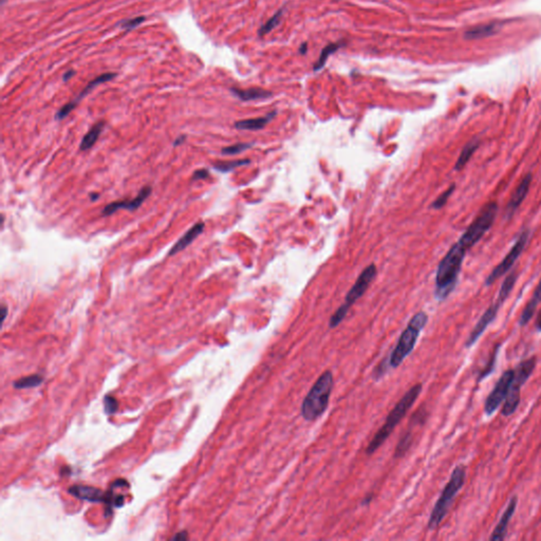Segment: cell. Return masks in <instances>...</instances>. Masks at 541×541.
Returning <instances> with one entry per match:
<instances>
[{"instance_id":"83f0119b","label":"cell","mask_w":541,"mask_h":541,"mask_svg":"<svg viewBox=\"0 0 541 541\" xmlns=\"http://www.w3.org/2000/svg\"><path fill=\"white\" fill-rule=\"evenodd\" d=\"M412 443V433L411 431H407L404 433L403 437L400 439L399 443L396 445V448L394 451V458H401L405 455L408 449L411 446Z\"/></svg>"},{"instance_id":"cb8c5ba5","label":"cell","mask_w":541,"mask_h":541,"mask_svg":"<svg viewBox=\"0 0 541 541\" xmlns=\"http://www.w3.org/2000/svg\"><path fill=\"white\" fill-rule=\"evenodd\" d=\"M342 46H343L342 43H334V44H330V45L327 46L326 48H324L322 53H320L319 58L317 59L316 64L314 65V70L317 71V70L322 69L325 66V64L327 62V59H328V57L331 54H333V53H335Z\"/></svg>"},{"instance_id":"277c9868","label":"cell","mask_w":541,"mask_h":541,"mask_svg":"<svg viewBox=\"0 0 541 541\" xmlns=\"http://www.w3.org/2000/svg\"><path fill=\"white\" fill-rule=\"evenodd\" d=\"M466 478V467L464 465H458L455 467L450 475L449 481L447 484L445 485L441 495H440L438 501L436 502L435 507H433L432 512L430 514L429 520L427 523L428 530H436L439 525H441V522L445 518V516L447 515L448 510L453 504L455 497L458 492L463 487L465 483Z\"/></svg>"},{"instance_id":"30bf717a","label":"cell","mask_w":541,"mask_h":541,"mask_svg":"<svg viewBox=\"0 0 541 541\" xmlns=\"http://www.w3.org/2000/svg\"><path fill=\"white\" fill-rule=\"evenodd\" d=\"M514 376H515V370L509 369L504 371L500 378H499L494 389H492L489 396H487L484 404V411L487 415H491L494 413L498 409V407L501 405V403L507 399L510 385L513 383Z\"/></svg>"},{"instance_id":"f546056e","label":"cell","mask_w":541,"mask_h":541,"mask_svg":"<svg viewBox=\"0 0 541 541\" xmlns=\"http://www.w3.org/2000/svg\"><path fill=\"white\" fill-rule=\"evenodd\" d=\"M282 12H283L282 9H281V10H279L276 14L273 15L272 18H270L269 20H267V21L264 23V25H263L262 27L260 28L259 32H258V34L260 35V36H263V35H265V34H267L269 32H271L272 30L274 29V28L278 25L279 21H280L281 15H282Z\"/></svg>"},{"instance_id":"9c48e42d","label":"cell","mask_w":541,"mask_h":541,"mask_svg":"<svg viewBox=\"0 0 541 541\" xmlns=\"http://www.w3.org/2000/svg\"><path fill=\"white\" fill-rule=\"evenodd\" d=\"M69 492L72 496L82 499V500L90 502H104L107 507L112 508L114 507H121L124 502L123 496H115L114 492H103L98 489L87 485H74L69 489Z\"/></svg>"},{"instance_id":"f35d334b","label":"cell","mask_w":541,"mask_h":541,"mask_svg":"<svg viewBox=\"0 0 541 541\" xmlns=\"http://www.w3.org/2000/svg\"><path fill=\"white\" fill-rule=\"evenodd\" d=\"M535 327H536V329L538 331H541V311L538 313V316L536 318V323H535Z\"/></svg>"},{"instance_id":"2e32d148","label":"cell","mask_w":541,"mask_h":541,"mask_svg":"<svg viewBox=\"0 0 541 541\" xmlns=\"http://www.w3.org/2000/svg\"><path fill=\"white\" fill-rule=\"evenodd\" d=\"M517 503H518L517 497H513L512 499H510L507 509L504 510L503 515L501 516V518H500V520H499L497 526L495 527L494 532H492V534L491 540H503L505 538V535H507L508 525H509L510 520H512V517H513L515 510H516Z\"/></svg>"},{"instance_id":"8992f818","label":"cell","mask_w":541,"mask_h":541,"mask_svg":"<svg viewBox=\"0 0 541 541\" xmlns=\"http://www.w3.org/2000/svg\"><path fill=\"white\" fill-rule=\"evenodd\" d=\"M498 209L499 207L497 202H487L482 209H481L478 215L475 216L474 221L469 224V227L465 230L458 242L463 247H465L467 251L477 245L481 238L487 233V230L494 224Z\"/></svg>"},{"instance_id":"4dcf8cb0","label":"cell","mask_w":541,"mask_h":541,"mask_svg":"<svg viewBox=\"0 0 541 541\" xmlns=\"http://www.w3.org/2000/svg\"><path fill=\"white\" fill-rule=\"evenodd\" d=\"M349 309L347 306H344V304L337 309L336 312L332 315L331 318H330V322H329V327L331 329L333 328H336V327L340 325L343 320L346 317V315L349 312Z\"/></svg>"},{"instance_id":"4316f807","label":"cell","mask_w":541,"mask_h":541,"mask_svg":"<svg viewBox=\"0 0 541 541\" xmlns=\"http://www.w3.org/2000/svg\"><path fill=\"white\" fill-rule=\"evenodd\" d=\"M249 160H234V161H219L213 163V168L221 172H229L240 166L248 164Z\"/></svg>"},{"instance_id":"74e56055","label":"cell","mask_w":541,"mask_h":541,"mask_svg":"<svg viewBox=\"0 0 541 541\" xmlns=\"http://www.w3.org/2000/svg\"><path fill=\"white\" fill-rule=\"evenodd\" d=\"M74 74H75L74 70H69V71H67V72L64 74V77H63L64 82H67V81H69V80L71 79V77H72V76H73Z\"/></svg>"},{"instance_id":"5bb4252c","label":"cell","mask_w":541,"mask_h":541,"mask_svg":"<svg viewBox=\"0 0 541 541\" xmlns=\"http://www.w3.org/2000/svg\"><path fill=\"white\" fill-rule=\"evenodd\" d=\"M501 306L502 305L500 302L496 301L495 304H492L489 308H487V310L483 313L482 316L480 317L479 322L474 327L472 333L469 334L467 341L465 342L466 348H471L473 344L479 340V337L483 334V332L486 330L487 327L494 322V319L496 318L498 314L499 309H500Z\"/></svg>"},{"instance_id":"8d00e7d4","label":"cell","mask_w":541,"mask_h":541,"mask_svg":"<svg viewBox=\"0 0 541 541\" xmlns=\"http://www.w3.org/2000/svg\"><path fill=\"white\" fill-rule=\"evenodd\" d=\"M185 141H186V135L182 134V135H180V136H178V138H177V139L175 140V142H174V146H175V147L180 146V145H182L183 143L185 142Z\"/></svg>"},{"instance_id":"1f68e13d","label":"cell","mask_w":541,"mask_h":541,"mask_svg":"<svg viewBox=\"0 0 541 541\" xmlns=\"http://www.w3.org/2000/svg\"><path fill=\"white\" fill-rule=\"evenodd\" d=\"M251 146L252 144H249V143H237V144L224 147L222 149V153L227 154V156H234V154H238L248 149Z\"/></svg>"},{"instance_id":"44dd1931","label":"cell","mask_w":541,"mask_h":541,"mask_svg":"<svg viewBox=\"0 0 541 541\" xmlns=\"http://www.w3.org/2000/svg\"><path fill=\"white\" fill-rule=\"evenodd\" d=\"M275 115L276 112H271L265 116L238 121L235 123V127L239 130H260L264 128L265 125L275 116Z\"/></svg>"},{"instance_id":"ac0fdd59","label":"cell","mask_w":541,"mask_h":541,"mask_svg":"<svg viewBox=\"0 0 541 541\" xmlns=\"http://www.w3.org/2000/svg\"><path fill=\"white\" fill-rule=\"evenodd\" d=\"M540 302H541V279L539 280V283L536 287V289L534 291L532 298L527 302L520 315L519 325L521 327L526 326L528 323H530V320L532 319L535 312H536V309Z\"/></svg>"},{"instance_id":"4fadbf2b","label":"cell","mask_w":541,"mask_h":541,"mask_svg":"<svg viewBox=\"0 0 541 541\" xmlns=\"http://www.w3.org/2000/svg\"><path fill=\"white\" fill-rule=\"evenodd\" d=\"M152 192L151 186H144L138 194V196L133 200H124V201H116L112 202L110 204H107L105 209L102 211V216L107 217L110 216L112 213L120 210H126V211H135L144 203V201L149 197Z\"/></svg>"},{"instance_id":"ffe728a7","label":"cell","mask_w":541,"mask_h":541,"mask_svg":"<svg viewBox=\"0 0 541 541\" xmlns=\"http://www.w3.org/2000/svg\"><path fill=\"white\" fill-rule=\"evenodd\" d=\"M480 144H481L480 140L473 139L472 141H469L464 147H463V149H462L460 156H459V158H458L456 165H455V169L457 171H461L463 168L465 167L466 164L469 162V160L472 159L473 154L478 150Z\"/></svg>"},{"instance_id":"b9f144b4","label":"cell","mask_w":541,"mask_h":541,"mask_svg":"<svg viewBox=\"0 0 541 541\" xmlns=\"http://www.w3.org/2000/svg\"><path fill=\"white\" fill-rule=\"evenodd\" d=\"M371 500H372V495H370L369 497H368V496H367V497L365 498V500H364V501H362V503H361V504H362V505H367V504H369V503L371 502Z\"/></svg>"},{"instance_id":"7402d4cb","label":"cell","mask_w":541,"mask_h":541,"mask_svg":"<svg viewBox=\"0 0 541 541\" xmlns=\"http://www.w3.org/2000/svg\"><path fill=\"white\" fill-rule=\"evenodd\" d=\"M104 127H105L104 121H99L97 124H94L90 128V130H89V131L84 135V138H82L80 145V149L82 151H85L92 148L95 145L97 141L98 140L100 133L103 132Z\"/></svg>"},{"instance_id":"ee69618b","label":"cell","mask_w":541,"mask_h":541,"mask_svg":"<svg viewBox=\"0 0 541 541\" xmlns=\"http://www.w3.org/2000/svg\"><path fill=\"white\" fill-rule=\"evenodd\" d=\"M98 197H99V194H95V193H93V194H90V199H91L92 201L98 200Z\"/></svg>"},{"instance_id":"ab89813d","label":"cell","mask_w":541,"mask_h":541,"mask_svg":"<svg viewBox=\"0 0 541 541\" xmlns=\"http://www.w3.org/2000/svg\"><path fill=\"white\" fill-rule=\"evenodd\" d=\"M186 538H187V533H185V532L177 534L176 536L174 537V539H178V540H179V539H186Z\"/></svg>"},{"instance_id":"52a82bcc","label":"cell","mask_w":541,"mask_h":541,"mask_svg":"<svg viewBox=\"0 0 541 541\" xmlns=\"http://www.w3.org/2000/svg\"><path fill=\"white\" fill-rule=\"evenodd\" d=\"M537 359L533 356V358L527 359L525 361H521L520 364L516 367L515 376L513 383L510 385V388L508 391V394L505 399L504 405L501 409V413L504 417H509L512 415L517 408L519 406L520 403V391L522 385L525 384L526 380L532 376L533 371L536 368Z\"/></svg>"},{"instance_id":"d6a6232c","label":"cell","mask_w":541,"mask_h":541,"mask_svg":"<svg viewBox=\"0 0 541 541\" xmlns=\"http://www.w3.org/2000/svg\"><path fill=\"white\" fill-rule=\"evenodd\" d=\"M498 349H499V346H497V347L495 348V350H494V353H492V361H490L489 362H487V366H486V368H485V369H483L482 371H481V372H480V374H479V377H478V382H480V380H481V379H482V378H484V377H486L487 376H489V374H490V373H492V368H494V366H495V362H496V359H497V351H498Z\"/></svg>"},{"instance_id":"836d02e7","label":"cell","mask_w":541,"mask_h":541,"mask_svg":"<svg viewBox=\"0 0 541 541\" xmlns=\"http://www.w3.org/2000/svg\"><path fill=\"white\" fill-rule=\"evenodd\" d=\"M104 405H105V411L108 414H112L115 413L117 409V401L114 396L107 395L104 400Z\"/></svg>"},{"instance_id":"d590c367","label":"cell","mask_w":541,"mask_h":541,"mask_svg":"<svg viewBox=\"0 0 541 541\" xmlns=\"http://www.w3.org/2000/svg\"><path fill=\"white\" fill-rule=\"evenodd\" d=\"M209 177H210V171L207 170V169H205V168H201V169H198V170H196V171L194 172L193 177H192V181L205 180V179H207V178H209Z\"/></svg>"},{"instance_id":"9a60e30c","label":"cell","mask_w":541,"mask_h":541,"mask_svg":"<svg viewBox=\"0 0 541 541\" xmlns=\"http://www.w3.org/2000/svg\"><path fill=\"white\" fill-rule=\"evenodd\" d=\"M533 180L532 172H527V174L522 178L518 186L516 187L514 193L510 196V199L507 205V216L512 217L513 213L518 210V207L522 204V202L525 200L526 196L530 190L531 184Z\"/></svg>"},{"instance_id":"7a4b0ae2","label":"cell","mask_w":541,"mask_h":541,"mask_svg":"<svg viewBox=\"0 0 541 541\" xmlns=\"http://www.w3.org/2000/svg\"><path fill=\"white\" fill-rule=\"evenodd\" d=\"M422 392V384H417L412 386L410 388L402 399L396 404L394 408L389 412L387 419H386L384 425L379 428L378 431L374 435L370 443L368 444L366 448L367 455H372L373 453L382 446V444L389 438V436L394 430V428L399 425L400 421L405 417V414L408 412V410L411 408V406L417 401L419 395Z\"/></svg>"},{"instance_id":"d4e9b609","label":"cell","mask_w":541,"mask_h":541,"mask_svg":"<svg viewBox=\"0 0 541 541\" xmlns=\"http://www.w3.org/2000/svg\"><path fill=\"white\" fill-rule=\"evenodd\" d=\"M496 32V25H485L469 30L465 34L468 38H483Z\"/></svg>"},{"instance_id":"e575fe53","label":"cell","mask_w":541,"mask_h":541,"mask_svg":"<svg viewBox=\"0 0 541 541\" xmlns=\"http://www.w3.org/2000/svg\"><path fill=\"white\" fill-rule=\"evenodd\" d=\"M145 20V17L144 16H140V17H135V18L132 19H129V20H125L121 23V27L125 30H131L134 29L135 27L140 26L141 23Z\"/></svg>"},{"instance_id":"3957f363","label":"cell","mask_w":541,"mask_h":541,"mask_svg":"<svg viewBox=\"0 0 541 541\" xmlns=\"http://www.w3.org/2000/svg\"><path fill=\"white\" fill-rule=\"evenodd\" d=\"M333 384L334 379L331 370H326L314 383L301 405V417L306 421L313 422L325 413L329 405Z\"/></svg>"},{"instance_id":"5b68a950","label":"cell","mask_w":541,"mask_h":541,"mask_svg":"<svg viewBox=\"0 0 541 541\" xmlns=\"http://www.w3.org/2000/svg\"><path fill=\"white\" fill-rule=\"evenodd\" d=\"M427 322L428 316L423 311L417 313L410 319L406 329L402 332L395 348L389 356V365L391 368L399 367L407 356L412 352L420 333L424 329Z\"/></svg>"},{"instance_id":"484cf974","label":"cell","mask_w":541,"mask_h":541,"mask_svg":"<svg viewBox=\"0 0 541 541\" xmlns=\"http://www.w3.org/2000/svg\"><path fill=\"white\" fill-rule=\"evenodd\" d=\"M41 383H43V377L38 376V374H34V376H29L16 380L14 383V387L17 389L33 388V387H37V386H39Z\"/></svg>"},{"instance_id":"603a6c76","label":"cell","mask_w":541,"mask_h":541,"mask_svg":"<svg viewBox=\"0 0 541 541\" xmlns=\"http://www.w3.org/2000/svg\"><path fill=\"white\" fill-rule=\"evenodd\" d=\"M517 278H518V274H517L516 271H513L512 273H509L508 276L504 279V281L501 284V288L500 291H499V295H498V299L497 301L500 302L501 305H503V302L505 301V299L508 298V295L512 292L514 287H515V283L517 281Z\"/></svg>"},{"instance_id":"8fae6325","label":"cell","mask_w":541,"mask_h":541,"mask_svg":"<svg viewBox=\"0 0 541 541\" xmlns=\"http://www.w3.org/2000/svg\"><path fill=\"white\" fill-rule=\"evenodd\" d=\"M377 266L373 263L369 266H367L366 269L361 273L359 278L356 279L353 287L350 289L348 292L346 299H344V305L348 308H351L356 301H358L361 297L365 294L367 289L369 288L370 283L373 281V279L377 276Z\"/></svg>"},{"instance_id":"60d3db41","label":"cell","mask_w":541,"mask_h":541,"mask_svg":"<svg viewBox=\"0 0 541 541\" xmlns=\"http://www.w3.org/2000/svg\"><path fill=\"white\" fill-rule=\"evenodd\" d=\"M307 49H308V45L305 43L304 45H302V46L300 47V49H299V51H300L301 54H306Z\"/></svg>"},{"instance_id":"7bdbcfd3","label":"cell","mask_w":541,"mask_h":541,"mask_svg":"<svg viewBox=\"0 0 541 541\" xmlns=\"http://www.w3.org/2000/svg\"><path fill=\"white\" fill-rule=\"evenodd\" d=\"M1 310H2V320H4L5 316H7V313H8V308L5 306H2Z\"/></svg>"},{"instance_id":"6da1fadb","label":"cell","mask_w":541,"mask_h":541,"mask_svg":"<svg viewBox=\"0 0 541 541\" xmlns=\"http://www.w3.org/2000/svg\"><path fill=\"white\" fill-rule=\"evenodd\" d=\"M466 253L467 249L457 242L449 248L447 254L439 263L435 292L438 300L446 299L455 290Z\"/></svg>"},{"instance_id":"f1b7e54d","label":"cell","mask_w":541,"mask_h":541,"mask_svg":"<svg viewBox=\"0 0 541 541\" xmlns=\"http://www.w3.org/2000/svg\"><path fill=\"white\" fill-rule=\"evenodd\" d=\"M455 189H456V184L454 183V184H451V185L446 190H445L444 193H442L435 201L432 202L431 209H435V210L442 209V207L447 203L449 197L451 195H453V193L455 192Z\"/></svg>"},{"instance_id":"7c38bea8","label":"cell","mask_w":541,"mask_h":541,"mask_svg":"<svg viewBox=\"0 0 541 541\" xmlns=\"http://www.w3.org/2000/svg\"><path fill=\"white\" fill-rule=\"evenodd\" d=\"M115 75H116L115 73H104V74H102V75H98V76L97 77V79H94L93 81H91L84 89H82V91L79 95H77V97H76L73 100H71L70 103H68V104H66L65 106H63L62 108L56 112V115H55L56 120H57V121H62V120H64L65 117H67V116L71 114V111L74 110V108L76 107V105L79 104V103L81 102V100H82V98H84L88 93H90V92L93 90V89H94L95 87H98V85L104 84V82H108V81H110V80H112V79H115Z\"/></svg>"},{"instance_id":"d6986e66","label":"cell","mask_w":541,"mask_h":541,"mask_svg":"<svg viewBox=\"0 0 541 541\" xmlns=\"http://www.w3.org/2000/svg\"><path fill=\"white\" fill-rule=\"evenodd\" d=\"M231 92H233L238 98H240L241 100H245V102H247V100L264 99L272 97V92L266 91L264 89H261V88H251V89H246V90L231 88Z\"/></svg>"},{"instance_id":"ba28073f","label":"cell","mask_w":541,"mask_h":541,"mask_svg":"<svg viewBox=\"0 0 541 541\" xmlns=\"http://www.w3.org/2000/svg\"><path fill=\"white\" fill-rule=\"evenodd\" d=\"M528 237H530V230H523L520 233V235L518 236V238H517V240L514 243L512 248L509 249V252L505 255V257L502 259L501 262L498 263L494 267V270L490 273V275L487 276L485 280L486 285L492 284L496 280H498L499 278L507 274V273L512 269L514 263L518 260L523 251H525Z\"/></svg>"},{"instance_id":"e0dca14e","label":"cell","mask_w":541,"mask_h":541,"mask_svg":"<svg viewBox=\"0 0 541 541\" xmlns=\"http://www.w3.org/2000/svg\"><path fill=\"white\" fill-rule=\"evenodd\" d=\"M204 228H205L204 222H199L197 224H195L193 228H190L186 233L176 242V245L171 247V249L168 253V256H174V255L180 253L181 251H183V249H185L188 246L192 245V243L202 234Z\"/></svg>"}]
</instances>
